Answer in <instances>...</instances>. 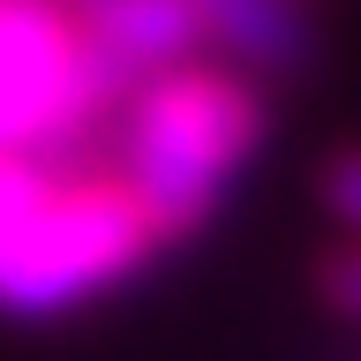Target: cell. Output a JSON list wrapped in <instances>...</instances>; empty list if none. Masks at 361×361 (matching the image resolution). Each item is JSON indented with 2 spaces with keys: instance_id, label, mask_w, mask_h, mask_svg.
I'll return each instance as SVG.
<instances>
[{
  "instance_id": "1",
  "label": "cell",
  "mask_w": 361,
  "mask_h": 361,
  "mask_svg": "<svg viewBox=\"0 0 361 361\" xmlns=\"http://www.w3.org/2000/svg\"><path fill=\"white\" fill-rule=\"evenodd\" d=\"M271 135V98L226 61H188L173 75L143 83L113 121V166L151 211L158 241H196L226 211L233 180Z\"/></svg>"
},
{
  "instance_id": "2",
  "label": "cell",
  "mask_w": 361,
  "mask_h": 361,
  "mask_svg": "<svg viewBox=\"0 0 361 361\" xmlns=\"http://www.w3.org/2000/svg\"><path fill=\"white\" fill-rule=\"evenodd\" d=\"M158 226L113 158H68L53 196L0 241V316H68L158 256Z\"/></svg>"
},
{
  "instance_id": "3",
  "label": "cell",
  "mask_w": 361,
  "mask_h": 361,
  "mask_svg": "<svg viewBox=\"0 0 361 361\" xmlns=\"http://www.w3.org/2000/svg\"><path fill=\"white\" fill-rule=\"evenodd\" d=\"M135 90L83 45L68 0H0V151L90 158Z\"/></svg>"
},
{
  "instance_id": "4",
  "label": "cell",
  "mask_w": 361,
  "mask_h": 361,
  "mask_svg": "<svg viewBox=\"0 0 361 361\" xmlns=\"http://www.w3.org/2000/svg\"><path fill=\"white\" fill-rule=\"evenodd\" d=\"M203 53L241 68L248 83H301L324 68L316 0H196Z\"/></svg>"
},
{
  "instance_id": "5",
  "label": "cell",
  "mask_w": 361,
  "mask_h": 361,
  "mask_svg": "<svg viewBox=\"0 0 361 361\" xmlns=\"http://www.w3.org/2000/svg\"><path fill=\"white\" fill-rule=\"evenodd\" d=\"M68 16H75L83 45L128 90L158 83V75H173V68H188V61H203L196 0H68Z\"/></svg>"
},
{
  "instance_id": "6",
  "label": "cell",
  "mask_w": 361,
  "mask_h": 361,
  "mask_svg": "<svg viewBox=\"0 0 361 361\" xmlns=\"http://www.w3.org/2000/svg\"><path fill=\"white\" fill-rule=\"evenodd\" d=\"M316 203L331 211V226L346 241H361V143H338V151L316 166Z\"/></svg>"
},
{
  "instance_id": "7",
  "label": "cell",
  "mask_w": 361,
  "mask_h": 361,
  "mask_svg": "<svg viewBox=\"0 0 361 361\" xmlns=\"http://www.w3.org/2000/svg\"><path fill=\"white\" fill-rule=\"evenodd\" d=\"M309 279H316V301H324L331 316H354V324H361V241L324 248Z\"/></svg>"
}]
</instances>
